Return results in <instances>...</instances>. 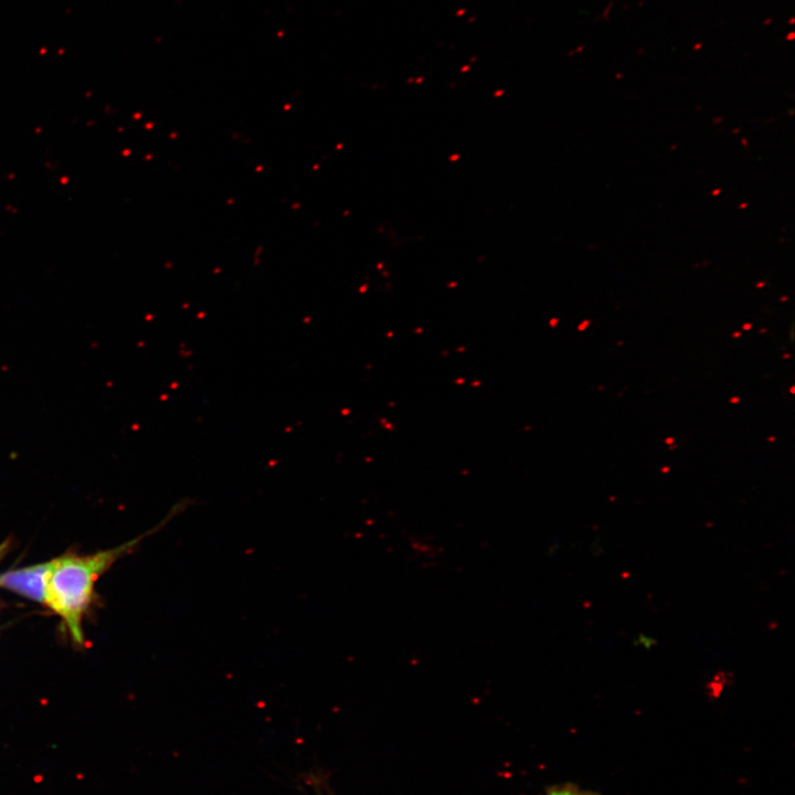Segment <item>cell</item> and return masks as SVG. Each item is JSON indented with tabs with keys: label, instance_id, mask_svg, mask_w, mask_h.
Instances as JSON below:
<instances>
[{
	"label": "cell",
	"instance_id": "1",
	"mask_svg": "<svg viewBox=\"0 0 795 795\" xmlns=\"http://www.w3.org/2000/svg\"><path fill=\"white\" fill-rule=\"evenodd\" d=\"M188 505L187 500L178 502L156 527L116 548L92 555H63L52 560L53 564L46 581L45 604L63 618L76 644H84L82 618L91 602L97 579L116 560L131 552L144 538L163 528Z\"/></svg>",
	"mask_w": 795,
	"mask_h": 795
},
{
	"label": "cell",
	"instance_id": "2",
	"mask_svg": "<svg viewBox=\"0 0 795 795\" xmlns=\"http://www.w3.org/2000/svg\"><path fill=\"white\" fill-rule=\"evenodd\" d=\"M49 562L8 571L0 574V586L32 601L45 604L46 581L52 568Z\"/></svg>",
	"mask_w": 795,
	"mask_h": 795
},
{
	"label": "cell",
	"instance_id": "3",
	"mask_svg": "<svg viewBox=\"0 0 795 795\" xmlns=\"http://www.w3.org/2000/svg\"><path fill=\"white\" fill-rule=\"evenodd\" d=\"M410 545L417 554H422L424 558H434L436 554V547L426 539H410Z\"/></svg>",
	"mask_w": 795,
	"mask_h": 795
},
{
	"label": "cell",
	"instance_id": "4",
	"mask_svg": "<svg viewBox=\"0 0 795 795\" xmlns=\"http://www.w3.org/2000/svg\"><path fill=\"white\" fill-rule=\"evenodd\" d=\"M548 795H597L591 792L581 791L574 786L555 787L549 791Z\"/></svg>",
	"mask_w": 795,
	"mask_h": 795
},
{
	"label": "cell",
	"instance_id": "5",
	"mask_svg": "<svg viewBox=\"0 0 795 795\" xmlns=\"http://www.w3.org/2000/svg\"><path fill=\"white\" fill-rule=\"evenodd\" d=\"M7 549H8V542H4V543L0 547V559L4 555Z\"/></svg>",
	"mask_w": 795,
	"mask_h": 795
}]
</instances>
